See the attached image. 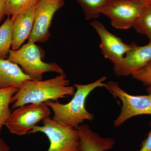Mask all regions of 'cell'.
<instances>
[{
	"label": "cell",
	"instance_id": "cell-10",
	"mask_svg": "<svg viewBox=\"0 0 151 151\" xmlns=\"http://www.w3.org/2000/svg\"><path fill=\"white\" fill-rule=\"evenodd\" d=\"M151 62V42L144 46H134L125 55L122 62L113 67L118 76H127L141 70Z\"/></svg>",
	"mask_w": 151,
	"mask_h": 151
},
{
	"label": "cell",
	"instance_id": "cell-11",
	"mask_svg": "<svg viewBox=\"0 0 151 151\" xmlns=\"http://www.w3.org/2000/svg\"><path fill=\"white\" fill-rule=\"evenodd\" d=\"M37 3L17 16L13 20L12 50L20 48L26 40L29 38L33 27Z\"/></svg>",
	"mask_w": 151,
	"mask_h": 151
},
{
	"label": "cell",
	"instance_id": "cell-22",
	"mask_svg": "<svg viewBox=\"0 0 151 151\" xmlns=\"http://www.w3.org/2000/svg\"><path fill=\"white\" fill-rule=\"evenodd\" d=\"M5 15V5L4 0H0V22Z\"/></svg>",
	"mask_w": 151,
	"mask_h": 151
},
{
	"label": "cell",
	"instance_id": "cell-15",
	"mask_svg": "<svg viewBox=\"0 0 151 151\" xmlns=\"http://www.w3.org/2000/svg\"><path fill=\"white\" fill-rule=\"evenodd\" d=\"M18 89L16 87L0 89V135L3 126L12 112L10 108L12 98Z\"/></svg>",
	"mask_w": 151,
	"mask_h": 151
},
{
	"label": "cell",
	"instance_id": "cell-17",
	"mask_svg": "<svg viewBox=\"0 0 151 151\" xmlns=\"http://www.w3.org/2000/svg\"><path fill=\"white\" fill-rule=\"evenodd\" d=\"M5 15L14 19L17 16L35 5L39 0H4Z\"/></svg>",
	"mask_w": 151,
	"mask_h": 151
},
{
	"label": "cell",
	"instance_id": "cell-20",
	"mask_svg": "<svg viewBox=\"0 0 151 151\" xmlns=\"http://www.w3.org/2000/svg\"><path fill=\"white\" fill-rule=\"evenodd\" d=\"M150 124L151 127V121ZM139 151H151V130L148 134L147 137L143 141L141 149Z\"/></svg>",
	"mask_w": 151,
	"mask_h": 151
},
{
	"label": "cell",
	"instance_id": "cell-18",
	"mask_svg": "<svg viewBox=\"0 0 151 151\" xmlns=\"http://www.w3.org/2000/svg\"><path fill=\"white\" fill-rule=\"evenodd\" d=\"M133 27L138 33L146 36L151 42V5L144 8Z\"/></svg>",
	"mask_w": 151,
	"mask_h": 151
},
{
	"label": "cell",
	"instance_id": "cell-12",
	"mask_svg": "<svg viewBox=\"0 0 151 151\" xmlns=\"http://www.w3.org/2000/svg\"><path fill=\"white\" fill-rule=\"evenodd\" d=\"M79 144L76 151H108L112 150L116 144L113 138H104L94 132L89 125L82 124L77 128Z\"/></svg>",
	"mask_w": 151,
	"mask_h": 151
},
{
	"label": "cell",
	"instance_id": "cell-8",
	"mask_svg": "<svg viewBox=\"0 0 151 151\" xmlns=\"http://www.w3.org/2000/svg\"><path fill=\"white\" fill-rule=\"evenodd\" d=\"M64 5V0H39L37 4L33 27L28 41L45 42L50 36L49 29L55 14Z\"/></svg>",
	"mask_w": 151,
	"mask_h": 151
},
{
	"label": "cell",
	"instance_id": "cell-3",
	"mask_svg": "<svg viewBox=\"0 0 151 151\" xmlns=\"http://www.w3.org/2000/svg\"><path fill=\"white\" fill-rule=\"evenodd\" d=\"M42 52L35 43L28 42L17 50H10L7 59L19 65L32 80H42L44 73L53 72L61 74L64 71L57 63L42 60Z\"/></svg>",
	"mask_w": 151,
	"mask_h": 151
},
{
	"label": "cell",
	"instance_id": "cell-9",
	"mask_svg": "<svg viewBox=\"0 0 151 151\" xmlns=\"http://www.w3.org/2000/svg\"><path fill=\"white\" fill-rule=\"evenodd\" d=\"M90 24L100 38V47L102 54L105 58L110 60L114 66L122 62L125 55L136 44L124 43L122 39L110 32L98 21H93Z\"/></svg>",
	"mask_w": 151,
	"mask_h": 151
},
{
	"label": "cell",
	"instance_id": "cell-4",
	"mask_svg": "<svg viewBox=\"0 0 151 151\" xmlns=\"http://www.w3.org/2000/svg\"><path fill=\"white\" fill-rule=\"evenodd\" d=\"M105 84V88L122 104L121 112L113 122L114 127H120L135 116L151 115V93L147 95H133L123 90L116 81H110Z\"/></svg>",
	"mask_w": 151,
	"mask_h": 151
},
{
	"label": "cell",
	"instance_id": "cell-5",
	"mask_svg": "<svg viewBox=\"0 0 151 151\" xmlns=\"http://www.w3.org/2000/svg\"><path fill=\"white\" fill-rule=\"evenodd\" d=\"M43 125H37L28 134L41 132L48 138L49 147L47 151H76L79 144L77 129L63 125L50 118L42 121Z\"/></svg>",
	"mask_w": 151,
	"mask_h": 151
},
{
	"label": "cell",
	"instance_id": "cell-13",
	"mask_svg": "<svg viewBox=\"0 0 151 151\" xmlns=\"http://www.w3.org/2000/svg\"><path fill=\"white\" fill-rule=\"evenodd\" d=\"M32 80L19 65L8 59H0V89L19 88L25 81Z\"/></svg>",
	"mask_w": 151,
	"mask_h": 151
},
{
	"label": "cell",
	"instance_id": "cell-19",
	"mask_svg": "<svg viewBox=\"0 0 151 151\" xmlns=\"http://www.w3.org/2000/svg\"><path fill=\"white\" fill-rule=\"evenodd\" d=\"M132 78L147 86L148 94L151 93V62L132 76Z\"/></svg>",
	"mask_w": 151,
	"mask_h": 151
},
{
	"label": "cell",
	"instance_id": "cell-23",
	"mask_svg": "<svg viewBox=\"0 0 151 151\" xmlns=\"http://www.w3.org/2000/svg\"><path fill=\"white\" fill-rule=\"evenodd\" d=\"M137 1H140L144 2L149 4L151 5V0H137Z\"/></svg>",
	"mask_w": 151,
	"mask_h": 151
},
{
	"label": "cell",
	"instance_id": "cell-21",
	"mask_svg": "<svg viewBox=\"0 0 151 151\" xmlns=\"http://www.w3.org/2000/svg\"><path fill=\"white\" fill-rule=\"evenodd\" d=\"M10 147L0 136V151H10Z\"/></svg>",
	"mask_w": 151,
	"mask_h": 151
},
{
	"label": "cell",
	"instance_id": "cell-1",
	"mask_svg": "<svg viewBox=\"0 0 151 151\" xmlns=\"http://www.w3.org/2000/svg\"><path fill=\"white\" fill-rule=\"evenodd\" d=\"M75 92V87L69 86V80L64 73L44 81L27 80L12 98V108L15 109L31 103L58 102L60 98L73 96Z\"/></svg>",
	"mask_w": 151,
	"mask_h": 151
},
{
	"label": "cell",
	"instance_id": "cell-14",
	"mask_svg": "<svg viewBox=\"0 0 151 151\" xmlns=\"http://www.w3.org/2000/svg\"><path fill=\"white\" fill-rule=\"evenodd\" d=\"M13 19L9 17L0 27V59L8 58L12 47Z\"/></svg>",
	"mask_w": 151,
	"mask_h": 151
},
{
	"label": "cell",
	"instance_id": "cell-6",
	"mask_svg": "<svg viewBox=\"0 0 151 151\" xmlns=\"http://www.w3.org/2000/svg\"><path fill=\"white\" fill-rule=\"evenodd\" d=\"M50 109L45 103L23 105L12 112L4 125L11 134L23 136L41 121L50 118Z\"/></svg>",
	"mask_w": 151,
	"mask_h": 151
},
{
	"label": "cell",
	"instance_id": "cell-7",
	"mask_svg": "<svg viewBox=\"0 0 151 151\" xmlns=\"http://www.w3.org/2000/svg\"><path fill=\"white\" fill-rule=\"evenodd\" d=\"M137 0H108L100 11L113 27L127 29L134 27L144 8L150 6Z\"/></svg>",
	"mask_w": 151,
	"mask_h": 151
},
{
	"label": "cell",
	"instance_id": "cell-16",
	"mask_svg": "<svg viewBox=\"0 0 151 151\" xmlns=\"http://www.w3.org/2000/svg\"><path fill=\"white\" fill-rule=\"evenodd\" d=\"M84 12L87 20L95 19L99 17L100 11L108 0H75Z\"/></svg>",
	"mask_w": 151,
	"mask_h": 151
},
{
	"label": "cell",
	"instance_id": "cell-2",
	"mask_svg": "<svg viewBox=\"0 0 151 151\" xmlns=\"http://www.w3.org/2000/svg\"><path fill=\"white\" fill-rule=\"evenodd\" d=\"M107 79V77L104 76L89 84H74L73 86L76 90L72 99L67 104H61L58 101L45 102L53 112L52 119L58 123L76 129L85 121H93L94 115L88 112L85 107L86 99L96 88H105L106 84L104 81Z\"/></svg>",
	"mask_w": 151,
	"mask_h": 151
}]
</instances>
